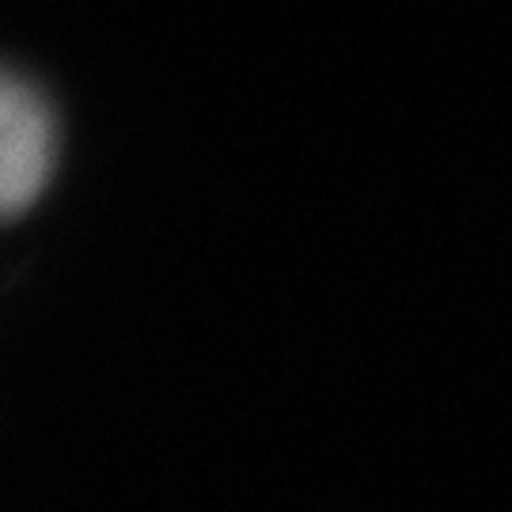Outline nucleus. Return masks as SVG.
<instances>
[{
  "label": "nucleus",
  "mask_w": 512,
  "mask_h": 512,
  "mask_svg": "<svg viewBox=\"0 0 512 512\" xmlns=\"http://www.w3.org/2000/svg\"><path fill=\"white\" fill-rule=\"evenodd\" d=\"M57 164V126L46 99L16 76L0 92V202L19 217L46 190Z\"/></svg>",
  "instance_id": "obj_1"
}]
</instances>
